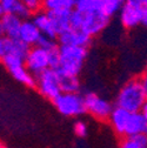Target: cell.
<instances>
[{"instance_id": "1", "label": "cell", "mask_w": 147, "mask_h": 148, "mask_svg": "<svg viewBox=\"0 0 147 148\" xmlns=\"http://www.w3.org/2000/svg\"><path fill=\"white\" fill-rule=\"evenodd\" d=\"M108 121L114 133L122 138L147 134V119L141 114V112L131 113L115 106Z\"/></svg>"}, {"instance_id": "2", "label": "cell", "mask_w": 147, "mask_h": 148, "mask_svg": "<svg viewBox=\"0 0 147 148\" xmlns=\"http://www.w3.org/2000/svg\"><path fill=\"white\" fill-rule=\"evenodd\" d=\"M109 19L111 18L102 10H92L85 12L73 10L71 14V27L80 29L93 38L108 26Z\"/></svg>"}, {"instance_id": "3", "label": "cell", "mask_w": 147, "mask_h": 148, "mask_svg": "<svg viewBox=\"0 0 147 148\" xmlns=\"http://www.w3.org/2000/svg\"><path fill=\"white\" fill-rule=\"evenodd\" d=\"M147 102V93L145 92L140 79H131L124 84L119 89L115 105L131 113L141 112L144 105Z\"/></svg>"}, {"instance_id": "4", "label": "cell", "mask_w": 147, "mask_h": 148, "mask_svg": "<svg viewBox=\"0 0 147 148\" xmlns=\"http://www.w3.org/2000/svg\"><path fill=\"white\" fill-rule=\"evenodd\" d=\"M59 67L57 68L61 73L77 75L81 73L85 61L87 59L88 51L85 47L78 46H67V45H59Z\"/></svg>"}, {"instance_id": "5", "label": "cell", "mask_w": 147, "mask_h": 148, "mask_svg": "<svg viewBox=\"0 0 147 148\" xmlns=\"http://www.w3.org/2000/svg\"><path fill=\"white\" fill-rule=\"evenodd\" d=\"M58 112L67 118H77L86 113L84 95L80 93H61L53 100Z\"/></svg>"}, {"instance_id": "6", "label": "cell", "mask_w": 147, "mask_h": 148, "mask_svg": "<svg viewBox=\"0 0 147 148\" xmlns=\"http://www.w3.org/2000/svg\"><path fill=\"white\" fill-rule=\"evenodd\" d=\"M35 88L38 89L39 93L53 101L59 94H61V87H60V79H59V73L57 69L48 68L38 77H35Z\"/></svg>"}, {"instance_id": "7", "label": "cell", "mask_w": 147, "mask_h": 148, "mask_svg": "<svg viewBox=\"0 0 147 148\" xmlns=\"http://www.w3.org/2000/svg\"><path fill=\"white\" fill-rule=\"evenodd\" d=\"M84 100H85L86 113L91 114L93 118L101 121L109 119L112 110L114 108L111 101H108L107 99L100 97L97 93H92V92H88L87 94L84 95Z\"/></svg>"}, {"instance_id": "8", "label": "cell", "mask_w": 147, "mask_h": 148, "mask_svg": "<svg viewBox=\"0 0 147 148\" xmlns=\"http://www.w3.org/2000/svg\"><path fill=\"white\" fill-rule=\"evenodd\" d=\"M49 52L51 51H46L39 46L30 47L25 58V65L34 77H38L46 69L51 68Z\"/></svg>"}, {"instance_id": "9", "label": "cell", "mask_w": 147, "mask_h": 148, "mask_svg": "<svg viewBox=\"0 0 147 148\" xmlns=\"http://www.w3.org/2000/svg\"><path fill=\"white\" fill-rule=\"evenodd\" d=\"M141 6L139 0H126L119 12L121 25L127 29H133L141 25Z\"/></svg>"}, {"instance_id": "10", "label": "cell", "mask_w": 147, "mask_h": 148, "mask_svg": "<svg viewBox=\"0 0 147 148\" xmlns=\"http://www.w3.org/2000/svg\"><path fill=\"white\" fill-rule=\"evenodd\" d=\"M30 46L24 44L20 39L10 38L6 35L0 36V61L10 57H23L26 58Z\"/></svg>"}, {"instance_id": "11", "label": "cell", "mask_w": 147, "mask_h": 148, "mask_svg": "<svg viewBox=\"0 0 147 148\" xmlns=\"http://www.w3.org/2000/svg\"><path fill=\"white\" fill-rule=\"evenodd\" d=\"M58 41H59V45L88 48V46L92 42V36H89L88 34H86L80 29H76L71 27L58 36Z\"/></svg>"}, {"instance_id": "12", "label": "cell", "mask_w": 147, "mask_h": 148, "mask_svg": "<svg viewBox=\"0 0 147 148\" xmlns=\"http://www.w3.org/2000/svg\"><path fill=\"white\" fill-rule=\"evenodd\" d=\"M41 36H43L41 32L36 27V25L34 24L33 20H28V19L23 20L18 39H20L27 46L33 47V46L38 45Z\"/></svg>"}, {"instance_id": "13", "label": "cell", "mask_w": 147, "mask_h": 148, "mask_svg": "<svg viewBox=\"0 0 147 148\" xmlns=\"http://www.w3.org/2000/svg\"><path fill=\"white\" fill-rule=\"evenodd\" d=\"M32 20L34 21V24L36 25V27L39 28V31L41 32L43 35L48 36V38H52V39H58L57 28H56V26H54V23H53L48 12L40 11L38 13L33 14Z\"/></svg>"}, {"instance_id": "14", "label": "cell", "mask_w": 147, "mask_h": 148, "mask_svg": "<svg viewBox=\"0 0 147 148\" xmlns=\"http://www.w3.org/2000/svg\"><path fill=\"white\" fill-rule=\"evenodd\" d=\"M23 19L13 14H3L0 18V34L18 39Z\"/></svg>"}, {"instance_id": "15", "label": "cell", "mask_w": 147, "mask_h": 148, "mask_svg": "<svg viewBox=\"0 0 147 148\" xmlns=\"http://www.w3.org/2000/svg\"><path fill=\"white\" fill-rule=\"evenodd\" d=\"M7 71L10 72V74L18 82L23 84L26 87H35L36 79H35V77L33 75V74L27 69L25 64L14 65V66L7 68Z\"/></svg>"}, {"instance_id": "16", "label": "cell", "mask_w": 147, "mask_h": 148, "mask_svg": "<svg viewBox=\"0 0 147 148\" xmlns=\"http://www.w3.org/2000/svg\"><path fill=\"white\" fill-rule=\"evenodd\" d=\"M0 4H1L4 14H13L23 20L28 19V16L31 15V13L21 3V0H0Z\"/></svg>"}, {"instance_id": "17", "label": "cell", "mask_w": 147, "mask_h": 148, "mask_svg": "<svg viewBox=\"0 0 147 148\" xmlns=\"http://www.w3.org/2000/svg\"><path fill=\"white\" fill-rule=\"evenodd\" d=\"M52 20L54 23V26L57 28L58 36L71 28V14L72 11H56V12H48Z\"/></svg>"}, {"instance_id": "18", "label": "cell", "mask_w": 147, "mask_h": 148, "mask_svg": "<svg viewBox=\"0 0 147 148\" xmlns=\"http://www.w3.org/2000/svg\"><path fill=\"white\" fill-rule=\"evenodd\" d=\"M58 71V69H57ZM59 79H60V87L63 93H79L80 90V81L79 77L71 75V74L59 72Z\"/></svg>"}, {"instance_id": "19", "label": "cell", "mask_w": 147, "mask_h": 148, "mask_svg": "<svg viewBox=\"0 0 147 148\" xmlns=\"http://www.w3.org/2000/svg\"><path fill=\"white\" fill-rule=\"evenodd\" d=\"M77 0H43L44 10L46 12L56 11H73Z\"/></svg>"}, {"instance_id": "20", "label": "cell", "mask_w": 147, "mask_h": 148, "mask_svg": "<svg viewBox=\"0 0 147 148\" xmlns=\"http://www.w3.org/2000/svg\"><path fill=\"white\" fill-rule=\"evenodd\" d=\"M120 148H147V135L140 134L132 138H124Z\"/></svg>"}, {"instance_id": "21", "label": "cell", "mask_w": 147, "mask_h": 148, "mask_svg": "<svg viewBox=\"0 0 147 148\" xmlns=\"http://www.w3.org/2000/svg\"><path fill=\"white\" fill-rule=\"evenodd\" d=\"M125 1L126 0H102V10L109 18H112L120 12Z\"/></svg>"}, {"instance_id": "22", "label": "cell", "mask_w": 147, "mask_h": 148, "mask_svg": "<svg viewBox=\"0 0 147 148\" xmlns=\"http://www.w3.org/2000/svg\"><path fill=\"white\" fill-rule=\"evenodd\" d=\"M21 3L31 14H35L44 8L43 0H21Z\"/></svg>"}, {"instance_id": "23", "label": "cell", "mask_w": 147, "mask_h": 148, "mask_svg": "<svg viewBox=\"0 0 147 148\" xmlns=\"http://www.w3.org/2000/svg\"><path fill=\"white\" fill-rule=\"evenodd\" d=\"M36 46H39V47H41L46 51H52V49H56V48L59 47L56 42V39L48 38V36H45V35H43L40 38V40H39V42Z\"/></svg>"}, {"instance_id": "24", "label": "cell", "mask_w": 147, "mask_h": 148, "mask_svg": "<svg viewBox=\"0 0 147 148\" xmlns=\"http://www.w3.org/2000/svg\"><path fill=\"white\" fill-rule=\"evenodd\" d=\"M73 129H74V133L78 138H86L88 134V126L85 121H81V120H78L74 123Z\"/></svg>"}, {"instance_id": "25", "label": "cell", "mask_w": 147, "mask_h": 148, "mask_svg": "<svg viewBox=\"0 0 147 148\" xmlns=\"http://www.w3.org/2000/svg\"><path fill=\"white\" fill-rule=\"evenodd\" d=\"M140 1V6H141V13H142V18H141V25L145 26L147 28V0H139Z\"/></svg>"}, {"instance_id": "26", "label": "cell", "mask_w": 147, "mask_h": 148, "mask_svg": "<svg viewBox=\"0 0 147 148\" xmlns=\"http://www.w3.org/2000/svg\"><path fill=\"white\" fill-rule=\"evenodd\" d=\"M140 81H141V85H142V87H144L145 92L147 93V71H146V72L142 74V75H141Z\"/></svg>"}, {"instance_id": "27", "label": "cell", "mask_w": 147, "mask_h": 148, "mask_svg": "<svg viewBox=\"0 0 147 148\" xmlns=\"http://www.w3.org/2000/svg\"><path fill=\"white\" fill-rule=\"evenodd\" d=\"M141 114L147 119V102L144 105V107H142V109H141Z\"/></svg>"}, {"instance_id": "28", "label": "cell", "mask_w": 147, "mask_h": 148, "mask_svg": "<svg viewBox=\"0 0 147 148\" xmlns=\"http://www.w3.org/2000/svg\"><path fill=\"white\" fill-rule=\"evenodd\" d=\"M3 14H4V11H3V7H1V4H0V18L3 16Z\"/></svg>"}, {"instance_id": "29", "label": "cell", "mask_w": 147, "mask_h": 148, "mask_svg": "<svg viewBox=\"0 0 147 148\" xmlns=\"http://www.w3.org/2000/svg\"><path fill=\"white\" fill-rule=\"evenodd\" d=\"M0 148H4V146H3V143L0 142Z\"/></svg>"}, {"instance_id": "30", "label": "cell", "mask_w": 147, "mask_h": 148, "mask_svg": "<svg viewBox=\"0 0 147 148\" xmlns=\"http://www.w3.org/2000/svg\"><path fill=\"white\" fill-rule=\"evenodd\" d=\"M0 36H1V34H0Z\"/></svg>"}]
</instances>
